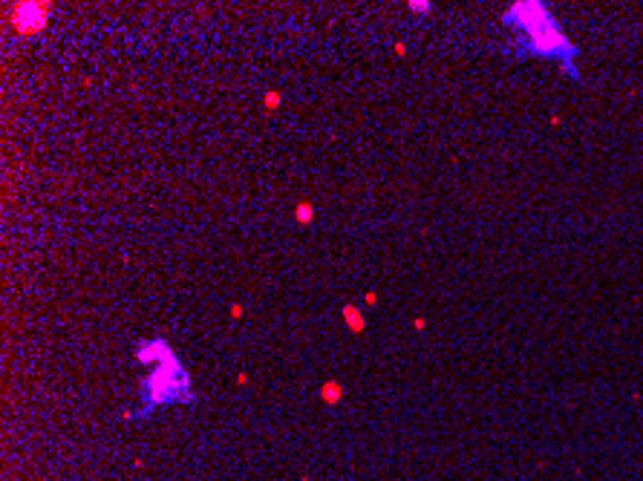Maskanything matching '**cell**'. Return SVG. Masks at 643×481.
I'll return each instance as SVG.
<instances>
[{
    "instance_id": "cell-6",
    "label": "cell",
    "mask_w": 643,
    "mask_h": 481,
    "mask_svg": "<svg viewBox=\"0 0 643 481\" xmlns=\"http://www.w3.org/2000/svg\"><path fill=\"white\" fill-rule=\"evenodd\" d=\"M343 395H346V386L340 381H323L320 386H317V398H320L326 406H338L340 401H343Z\"/></svg>"
},
{
    "instance_id": "cell-1",
    "label": "cell",
    "mask_w": 643,
    "mask_h": 481,
    "mask_svg": "<svg viewBox=\"0 0 643 481\" xmlns=\"http://www.w3.org/2000/svg\"><path fill=\"white\" fill-rule=\"evenodd\" d=\"M502 23L513 29V49L522 58H548L560 61L565 75L577 78V46L563 32L551 9L536 0H519L510 3L508 12L502 15Z\"/></svg>"
},
{
    "instance_id": "cell-11",
    "label": "cell",
    "mask_w": 643,
    "mask_h": 481,
    "mask_svg": "<svg viewBox=\"0 0 643 481\" xmlns=\"http://www.w3.org/2000/svg\"><path fill=\"white\" fill-rule=\"evenodd\" d=\"M375 303H378V294H375V291H366V294H364V305H375Z\"/></svg>"
},
{
    "instance_id": "cell-2",
    "label": "cell",
    "mask_w": 643,
    "mask_h": 481,
    "mask_svg": "<svg viewBox=\"0 0 643 481\" xmlns=\"http://www.w3.org/2000/svg\"><path fill=\"white\" fill-rule=\"evenodd\" d=\"M142 401L144 409L136 415H150L153 409L159 406H168V403H190L194 401V386H190V372L182 366L179 357L168 360V363L153 366L147 377L142 383Z\"/></svg>"
},
{
    "instance_id": "cell-10",
    "label": "cell",
    "mask_w": 643,
    "mask_h": 481,
    "mask_svg": "<svg viewBox=\"0 0 643 481\" xmlns=\"http://www.w3.org/2000/svg\"><path fill=\"white\" fill-rule=\"evenodd\" d=\"M228 314H231L234 320H240V317H242V305H240V303H231V308H228Z\"/></svg>"
},
{
    "instance_id": "cell-12",
    "label": "cell",
    "mask_w": 643,
    "mask_h": 481,
    "mask_svg": "<svg viewBox=\"0 0 643 481\" xmlns=\"http://www.w3.org/2000/svg\"><path fill=\"white\" fill-rule=\"evenodd\" d=\"M237 383H240V386H245V383H248V374L240 372V374H237Z\"/></svg>"
},
{
    "instance_id": "cell-8",
    "label": "cell",
    "mask_w": 643,
    "mask_h": 481,
    "mask_svg": "<svg viewBox=\"0 0 643 481\" xmlns=\"http://www.w3.org/2000/svg\"><path fill=\"white\" fill-rule=\"evenodd\" d=\"M280 104H283V95H280L277 89H268L266 95H263V107H266L268 113H271V110H277Z\"/></svg>"
},
{
    "instance_id": "cell-3",
    "label": "cell",
    "mask_w": 643,
    "mask_h": 481,
    "mask_svg": "<svg viewBox=\"0 0 643 481\" xmlns=\"http://www.w3.org/2000/svg\"><path fill=\"white\" fill-rule=\"evenodd\" d=\"M52 15V3H18L12 6V26L20 38H35L46 29V20Z\"/></svg>"
},
{
    "instance_id": "cell-14",
    "label": "cell",
    "mask_w": 643,
    "mask_h": 481,
    "mask_svg": "<svg viewBox=\"0 0 643 481\" xmlns=\"http://www.w3.org/2000/svg\"><path fill=\"white\" fill-rule=\"evenodd\" d=\"M407 52V44H395V55H404Z\"/></svg>"
},
{
    "instance_id": "cell-13",
    "label": "cell",
    "mask_w": 643,
    "mask_h": 481,
    "mask_svg": "<svg viewBox=\"0 0 643 481\" xmlns=\"http://www.w3.org/2000/svg\"><path fill=\"white\" fill-rule=\"evenodd\" d=\"M412 326H415V329L421 331V329H424V326H427V323H424V317H415V323H412Z\"/></svg>"
},
{
    "instance_id": "cell-4",
    "label": "cell",
    "mask_w": 643,
    "mask_h": 481,
    "mask_svg": "<svg viewBox=\"0 0 643 481\" xmlns=\"http://www.w3.org/2000/svg\"><path fill=\"white\" fill-rule=\"evenodd\" d=\"M176 357V352H173V346H170L165 337H150V340H142L139 346H136V360L142 366H159V363H168V360H173Z\"/></svg>"
},
{
    "instance_id": "cell-7",
    "label": "cell",
    "mask_w": 643,
    "mask_h": 481,
    "mask_svg": "<svg viewBox=\"0 0 643 481\" xmlns=\"http://www.w3.org/2000/svg\"><path fill=\"white\" fill-rule=\"evenodd\" d=\"M314 216H317V208H314L309 199H300V202L295 205V222L297 225H312Z\"/></svg>"
},
{
    "instance_id": "cell-9",
    "label": "cell",
    "mask_w": 643,
    "mask_h": 481,
    "mask_svg": "<svg viewBox=\"0 0 643 481\" xmlns=\"http://www.w3.org/2000/svg\"><path fill=\"white\" fill-rule=\"evenodd\" d=\"M407 9H410L412 15L424 18V15H430V9H433V6H430V3H424V0H410V3H407Z\"/></svg>"
},
{
    "instance_id": "cell-5",
    "label": "cell",
    "mask_w": 643,
    "mask_h": 481,
    "mask_svg": "<svg viewBox=\"0 0 643 481\" xmlns=\"http://www.w3.org/2000/svg\"><path fill=\"white\" fill-rule=\"evenodd\" d=\"M340 320L346 323V329L352 331V334H364V331H366L364 308H358V305H352V303L340 305Z\"/></svg>"
}]
</instances>
